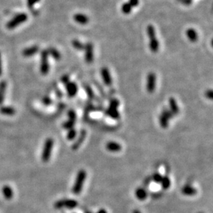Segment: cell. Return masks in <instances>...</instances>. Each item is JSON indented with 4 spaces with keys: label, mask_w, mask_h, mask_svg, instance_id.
I'll return each mask as SVG.
<instances>
[{
    "label": "cell",
    "mask_w": 213,
    "mask_h": 213,
    "mask_svg": "<svg viewBox=\"0 0 213 213\" xmlns=\"http://www.w3.org/2000/svg\"><path fill=\"white\" fill-rule=\"evenodd\" d=\"M84 59L85 61L88 63H91L94 59V47L93 44L88 42L84 45Z\"/></svg>",
    "instance_id": "cell-8"
},
{
    "label": "cell",
    "mask_w": 213,
    "mask_h": 213,
    "mask_svg": "<svg viewBox=\"0 0 213 213\" xmlns=\"http://www.w3.org/2000/svg\"><path fill=\"white\" fill-rule=\"evenodd\" d=\"M86 172L84 170H80L78 172L75 181L74 185H73L72 189V191L74 195H77L81 193L82 188H83L86 178Z\"/></svg>",
    "instance_id": "cell-2"
},
{
    "label": "cell",
    "mask_w": 213,
    "mask_h": 213,
    "mask_svg": "<svg viewBox=\"0 0 213 213\" xmlns=\"http://www.w3.org/2000/svg\"><path fill=\"white\" fill-rule=\"evenodd\" d=\"M128 3L132 7H137L139 4V0H129Z\"/></svg>",
    "instance_id": "cell-37"
},
{
    "label": "cell",
    "mask_w": 213,
    "mask_h": 213,
    "mask_svg": "<svg viewBox=\"0 0 213 213\" xmlns=\"http://www.w3.org/2000/svg\"><path fill=\"white\" fill-rule=\"evenodd\" d=\"M72 46L75 49L79 51H82L84 50V44L78 39H73L72 41Z\"/></svg>",
    "instance_id": "cell-26"
},
{
    "label": "cell",
    "mask_w": 213,
    "mask_h": 213,
    "mask_svg": "<svg viewBox=\"0 0 213 213\" xmlns=\"http://www.w3.org/2000/svg\"><path fill=\"white\" fill-rule=\"evenodd\" d=\"M66 90L69 97H74L76 96L78 91V86L75 82L69 81L67 84H66Z\"/></svg>",
    "instance_id": "cell-12"
},
{
    "label": "cell",
    "mask_w": 213,
    "mask_h": 213,
    "mask_svg": "<svg viewBox=\"0 0 213 213\" xmlns=\"http://www.w3.org/2000/svg\"><path fill=\"white\" fill-rule=\"evenodd\" d=\"M162 177H163V176H162L160 173H155L153 174H152V179L153 180V182H155V183H160L161 182Z\"/></svg>",
    "instance_id": "cell-32"
},
{
    "label": "cell",
    "mask_w": 213,
    "mask_h": 213,
    "mask_svg": "<svg viewBox=\"0 0 213 213\" xmlns=\"http://www.w3.org/2000/svg\"><path fill=\"white\" fill-rule=\"evenodd\" d=\"M106 148L107 150L112 152H117L122 150V146L119 143L115 141H109L106 145Z\"/></svg>",
    "instance_id": "cell-15"
},
{
    "label": "cell",
    "mask_w": 213,
    "mask_h": 213,
    "mask_svg": "<svg viewBox=\"0 0 213 213\" xmlns=\"http://www.w3.org/2000/svg\"><path fill=\"white\" fill-rule=\"evenodd\" d=\"M97 213H108L107 211H106V210L104 209V208H101L100 210H99V211H97Z\"/></svg>",
    "instance_id": "cell-43"
},
{
    "label": "cell",
    "mask_w": 213,
    "mask_h": 213,
    "mask_svg": "<svg viewBox=\"0 0 213 213\" xmlns=\"http://www.w3.org/2000/svg\"><path fill=\"white\" fill-rule=\"evenodd\" d=\"M40 1V0H27V5L29 8H33L35 4H37Z\"/></svg>",
    "instance_id": "cell-35"
},
{
    "label": "cell",
    "mask_w": 213,
    "mask_h": 213,
    "mask_svg": "<svg viewBox=\"0 0 213 213\" xmlns=\"http://www.w3.org/2000/svg\"><path fill=\"white\" fill-rule=\"evenodd\" d=\"M132 213H141V212L139 211V210H134V211H133V212H132Z\"/></svg>",
    "instance_id": "cell-44"
},
{
    "label": "cell",
    "mask_w": 213,
    "mask_h": 213,
    "mask_svg": "<svg viewBox=\"0 0 213 213\" xmlns=\"http://www.w3.org/2000/svg\"><path fill=\"white\" fill-rule=\"evenodd\" d=\"M2 192L6 199L11 200L12 199V197H13V190H12V189L11 188V187L10 186L5 185L3 186L2 189Z\"/></svg>",
    "instance_id": "cell-16"
},
{
    "label": "cell",
    "mask_w": 213,
    "mask_h": 213,
    "mask_svg": "<svg viewBox=\"0 0 213 213\" xmlns=\"http://www.w3.org/2000/svg\"><path fill=\"white\" fill-rule=\"evenodd\" d=\"M75 124V122H72V121H71V120H68V121H66V122H63V124H62V127L64 129H66V130H69V129H71L73 127H74Z\"/></svg>",
    "instance_id": "cell-30"
},
{
    "label": "cell",
    "mask_w": 213,
    "mask_h": 213,
    "mask_svg": "<svg viewBox=\"0 0 213 213\" xmlns=\"http://www.w3.org/2000/svg\"><path fill=\"white\" fill-rule=\"evenodd\" d=\"M119 106V101L117 99H112L110 101L109 107L105 110V114L113 119H119L120 114L119 113L118 107Z\"/></svg>",
    "instance_id": "cell-3"
},
{
    "label": "cell",
    "mask_w": 213,
    "mask_h": 213,
    "mask_svg": "<svg viewBox=\"0 0 213 213\" xmlns=\"http://www.w3.org/2000/svg\"><path fill=\"white\" fill-rule=\"evenodd\" d=\"M182 2L185 6H189L192 4V0H182Z\"/></svg>",
    "instance_id": "cell-41"
},
{
    "label": "cell",
    "mask_w": 213,
    "mask_h": 213,
    "mask_svg": "<svg viewBox=\"0 0 213 213\" xmlns=\"http://www.w3.org/2000/svg\"><path fill=\"white\" fill-rule=\"evenodd\" d=\"M6 90V82L5 80H2L0 81V105H2L4 101Z\"/></svg>",
    "instance_id": "cell-23"
},
{
    "label": "cell",
    "mask_w": 213,
    "mask_h": 213,
    "mask_svg": "<svg viewBox=\"0 0 213 213\" xmlns=\"http://www.w3.org/2000/svg\"><path fill=\"white\" fill-rule=\"evenodd\" d=\"M0 113L7 116H12L16 113V110L11 106H2L0 108Z\"/></svg>",
    "instance_id": "cell-21"
},
{
    "label": "cell",
    "mask_w": 213,
    "mask_h": 213,
    "mask_svg": "<svg viewBox=\"0 0 213 213\" xmlns=\"http://www.w3.org/2000/svg\"><path fill=\"white\" fill-rule=\"evenodd\" d=\"M48 52H49V55L51 56L53 59H55L56 61H59L62 58L61 53H59L58 50H57L55 48L50 47L49 49H47Z\"/></svg>",
    "instance_id": "cell-22"
},
{
    "label": "cell",
    "mask_w": 213,
    "mask_h": 213,
    "mask_svg": "<svg viewBox=\"0 0 213 213\" xmlns=\"http://www.w3.org/2000/svg\"><path fill=\"white\" fill-rule=\"evenodd\" d=\"M146 32L149 37V48L152 53H157L160 48V42L156 37V32L155 27L149 24L146 28Z\"/></svg>",
    "instance_id": "cell-1"
},
{
    "label": "cell",
    "mask_w": 213,
    "mask_h": 213,
    "mask_svg": "<svg viewBox=\"0 0 213 213\" xmlns=\"http://www.w3.org/2000/svg\"><path fill=\"white\" fill-rule=\"evenodd\" d=\"M39 51V47L38 46H32L28 48L25 49L22 51V55L25 57H30L34 56L35 54H37Z\"/></svg>",
    "instance_id": "cell-13"
},
{
    "label": "cell",
    "mask_w": 213,
    "mask_h": 213,
    "mask_svg": "<svg viewBox=\"0 0 213 213\" xmlns=\"http://www.w3.org/2000/svg\"><path fill=\"white\" fill-rule=\"evenodd\" d=\"M168 103H169V106H170V110L171 111V113L173 114V115H177L179 112V107H178V105L176 100L174 99L173 97H170L169 100H168Z\"/></svg>",
    "instance_id": "cell-17"
},
{
    "label": "cell",
    "mask_w": 213,
    "mask_h": 213,
    "mask_svg": "<svg viewBox=\"0 0 213 213\" xmlns=\"http://www.w3.org/2000/svg\"><path fill=\"white\" fill-rule=\"evenodd\" d=\"M205 96L206 98H208L209 100L212 99V90H208L206 91L205 93Z\"/></svg>",
    "instance_id": "cell-39"
},
{
    "label": "cell",
    "mask_w": 213,
    "mask_h": 213,
    "mask_svg": "<svg viewBox=\"0 0 213 213\" xmlns=\"http://www.w3.org/2000/svg\"><path fill=\"white\" fill-rule=\"evenodd\" d=\"M68 117L69 120L75 122L76 119H77V114H76L75 111L73 110H70L68 112Z\"/></svg>",
    "instance_id": "cell-33"
},
{
    "label": "cell",
    "mask_w": 213,
    "mask_h": 213,
    "mask_svg": "<svg viewBox=\"0 0 213 213\" xmlns=\"http://www.w3.org/2000/svg\"><path fill=\"white\" fill-rule=\"evenodd\" d=\"M177 1H180V2H182V0H177Z\"/></svg>",
    "instance_id": "cell-45"
},
{
    "label": "cell",
    "mask_w": 213,
    "mask_h": 213,
    "mask_svg": "<svg viewBox=\"0 0 213 213\" xmlns=\"http://www.w3.org/2000/svg\"><path fill=\"white\" fill-rule=\"evenodd\" d=\"M2 74V58H1V53H0V76Z\"/></svg>",
    "instance_id": "cell-42"
},
{
    "label": "cell",
    "mask_w": 213,
    "mask_h": 213,
    "mask_svg": "<svg viewBox=\"0 0 213 213\" xmlns=\"http://www.w3.org/2000/svg\"><path fill=\"white\" fill-rule=\"evenodd\" d=\"M87 132L85 130H81L80 132H79V135L77 137V138L76 139L75 141L74 142V144L72 145V149L73 150H77L79 148V147L81 146L82 143L84 142L85 140L86 137Z\"/></svg>",
    "instance_id": "cell-11"
},
{
    "label": "cell",
    "mask_w": 213,
    "mask_h": 213,
    "mask_svg": "<svg viewBox=\"0 0 213 213\" xmlns=\"http://www.w3.org/2000/svg\"><path fill=\"white\" fill-rule=\"evenodd\" d=\"M182 192L183 195L186 196H194L197 192V190L191 186L187 185L183 188L182 190Z\"/></svg>",
    "instance_id": "cell-20"
},
{
    "label": "cell",
    "mask_w": 213,
    "mask_h": 213,
    "mask_svg": "<svg viewBox=\"0 0 213 213\" xmlns=\"http://www.w3.org/2000/svg\"><path fill=\"white\" fill-rule=\"evenodd\" d=\"M162 114H164L165 117H166L168 119H171L173 117V114L171 113V111L168 109V108L164 107L162 110Z\"/></svg>",
    "instance_id": "cell-31"
},
{
    "label": "cell",
    "mask_w": 213,
    "mask_h": 213,
    "mask_svg": "<svg viewBox=\"0 0 213 213\" xmlns=\"http://www.w3.org/2000/svg\"><path fill=\"white\" fill-rule=\"evenodd\" d=\"M101 76L103 79L104 83L107 86H111L113 84L112 77H111L109 70L106 67H104L101 69Z\"/></svg>",
    "instance_id": "cell-10"
},
{
    "label": "cell",
    "mask_w": 213,
    "mask_h": 213,
    "mask_svg": "<svg viewBox=\"0 0 213 213\" xmlns=\"http://www.w3.org/2000/svg\"><path fill=\"white\" fill-rule=\"evenodd\" d=\"M49 54L46 49L42 50L40 53V72L42 75H46L49 72L50 66L49 62Z\"/></svg>",
    "instance_id": "cell-6"
},
{
    "label": "cell",
    "mask_w": 213,
    "mask_h": 213,
    "mask_svg": "<svg viewBox=\"0 0 213 213\" xmlns=\"http://www.w3.org/2000/svg\"><path fill=\"white\" fill-rule=\"evenodd\" d=\"M28 20V15L24 12H21L16 15L15 17L6 24V28L9 30L14 29L20 24H23Z\"/></svg>",
    "instance_id": "cell-5"
},
{
    "label": "cell",
    "mask_w": 213,
    "mask_h": 213,
    "mask_svg": "<svg viewBox=\"0 0 213 213\" xmlns=\"http://www.w3.org/2000/svg\"><path fill=\"white\" fill-rule=\"evenodd\" d=\"M84 89L86 92V93L87 95V97L90 100H95V95L94 92L93 90V89L90 86L88 85V84H85L84 85Z\"/></svg>",
    "instance_id": "cell-24"
},
{
    "label": "cell",
    "mask_w": 213,
    "mask_h": 213,
    "mask_svg": "<svg viewBox=\"0 0 213 213\" xmlns=\"http://www.w3.org/2000/svg\"><path fill=\"white\" fill-rule=\"evenodd\" d=\"M132 7L129 4L128 2H126V3H123L122 6V11L123 14L125 15H128L129 13H130L132 11Z\"/></svg>",
    "instance_id": "cell-28"
},
{
    "label": "cell",
    "mask_w": 213,
    "mask_h": 213,
    "mask_svg": "<svg viewBox=\"0 0 213 213\" xmlns=\"http://www.w3.org/2000/svg\"><path fill=\"white\" fill-rule=\"evenodd\" d=\"M42 104L46 106H49L53 104V101L49 96H44L42 100Z\"/></svg>",
    "instance_id": "cell-34"
},
{
    "label": "cell",
    "mask_w": 213,
    "mask_h": 213,
    "mask_svg": "<svg viewBox=\"0 0 213 213\" xmlns=\"http://www.w3.org/2000/svg\"><path fill=\"white\" fill-rule=\"evenodd\" d=\"M135 194L137 199L139 200V201H144V200L147 199L148 193L146 192V190L143 188H138L135 190Z\"/></svg>",
    "instance_id": "cell-18"
},
{
    "label": "cell",
    "mask_w": 213,
    "mask_h": 213,
    "mask_svg": "<svg viewBox=\"0 0 213 213\" xmlns=\"http://www.w3.org/2000/svg\"><path fill=\"white\" fill-rule=\"evenodd\" d=\"M199 213H203V212H199Z\"/></svg>",
    "instance_id": "cell-46"
},
{
    "label": "cell",
    "mask_w": 213,
    "mask_h": 213,
    "mask_svg": "<svg viewBox=\"0 0 213 213\" xmlns=\"http://www.w3.org/2000/svg\"><path fill=\"white\" fill-rule=\"evenodd\" d=\"M78 206V202L75 199H62L57 201L54 204V207L56 209H61L66 208L68 209L75 208Z\"/></svg>",
    "instance_id": "cell-7"
},
{
    "label": "cell",
    "mask_w": 213,
    "mask_h": 213,
    "mask_svg": "<svg viewBox=\"0 0 213 213\" xmlns=\"http://www.w3.org/2000/svg\"><path fill=\"white\" fill-rule=\"evenodd\" d=\"M77 130L76 129H75L74 128H72L71 129H69L68 130V132L67 133V135H66V137H67V139L69 141H72L75 139L76 137H77Z\"/></svg>",
    "instance_id": "cell-27"
},
{
    "label": "cell",
    "mask_w": 213,
    "mask_h": 213,
    "mask_svg": "<svg viewBox=\"0 0 213 213\" xmlns=\"http://www.w3.org/2000/svg\"><path fill=\"white\" fill-rule=\"evenodd\" d=\"M95 86H96V87H97V88L98 89V90H100V93H101V95H102V96H104V97H105V96H106V95H105V93H104V90H103V88H101V86L99 84H98V83H97V82H95Z\"/></svg>",
    "instance_id": "cell-38"
},
{
    "label": "cell",
    "mask_w": 213,
    "mask_h": 213,
    "mask_svg": "<svg viewBox=\"0 0 213 213\" xmlns=\"http://www.w3.org/2000/svg\"><path fill=\"white\" fill-rule=\"evenodd\" d=\"M73 20L77 24L81 25H86L88 23L89 18L86 15L82 13H76L73 15Z\"/></svg>",
    "instance_id": "cell-14"
},
{
    "label": "cell",
    "mask_w": 213,
    "mask_h": 213,
    "mask_svg": "<svg viewBox=\"0 0 213 213\" xmlns=\"http://www.w3.org/2000/svg\"><path fill=\"white\" fill-rule=\"evenodd\" d=\"M60 80H61V82L63 84H67L68 82L70 81V78H69V76L68 75H63L62 77L60 79Z\"/></svg>",
    "instance_id": "cell-36"
},
{
    "label": "cell",
    "mask_w": 213,
    "mask_h": 213,
    "mask_svg": "<svg viewBox=\"0 0 213 213\" xmlns=\"http://www.w3.org/2000/svg\"><path fill=\"white\" fill-rule=\"evenodd\" d=\"M161 186L163 190H166L170 187L171 185V182L170 178L168 176H164L162 177L161 182Z\"/></svg>",
    "instance_id": "cell-25"
},
{
    "label": "cell",
    "mask_w": 213,
    "mask_h": 213,
    "mask_svg": "<svg viewBox=\"0 0 213 213\" xmlns=\"http://www.w3.org/2000/svg\"><path fill=\"white\" fill-rule=\"evenodd\" d=\"M55 94H56V96L58 97V98H62L63 96V93L62 92L59 90V88H55Z\"/></svg>",
    "instance_id": "cell-40"
},
{
    "label": "cell",
    "mask_w": 213,
    "mask_h": 213,
    "mask_svg": "<svg viewBox=\"0 0 213 213\" xmlns=\"http://www.w3.org/2000/svg\"><path fill=\"white\" fill-rule=\"evenodd\" d=\"M54 146V140L52 138H48L45 141L44 145L43 150L41 155V159L42 161L44 163L49 161L50 157H51V153L53 150V148Z\"/></svg>",
    "instance_id": "cell-4"
},
{
    "label": "cell",
    "mask_w": 213,
    "mask_h": 213,
    "mask_svg": "<svg viewBox=\"0 0 213 213\" xmlns=\"http://www.w3.org/2000/svg\"><path fill=\"white\" fill-rule=\"evenodd\" d=\"M186 35L188 39L192 42H195L198 39V34L193 28H188L186 30Z\"/></svg>",
    "instance_id": "cell-19"
},
{
    "label": "cell",
    "mask_w": 213,
    "mask_h": 213,
    "mask_svg": "<svg viewBox=\"0 0 213 213\" xmlns=\"http://www.w3.org/2000/svg\"><path fill=\"white\" fill-rule=\"evenodd\" d=\"M156 87V75L154 72H149L146 79V90L148 93H153Z\"/></svg>",
    "instance_id": "cell-9"
},
{
    "label": "cell",
    "mask_w": 213,
    "mask_h": 213,
    "mask_svg": "<svg viewBox=\"0 0 213 213\" xmlns=\"http://www.w3.org/2000/svg\"><path fill=\"white\" fill-rule=\"evenodd\" d=\"M168 119L166 117H165L164 114H161L160 117V123L162 128H167L168 126Z\"/></svg>",
    "instance_id": "cell-29"
}]
</instances>
